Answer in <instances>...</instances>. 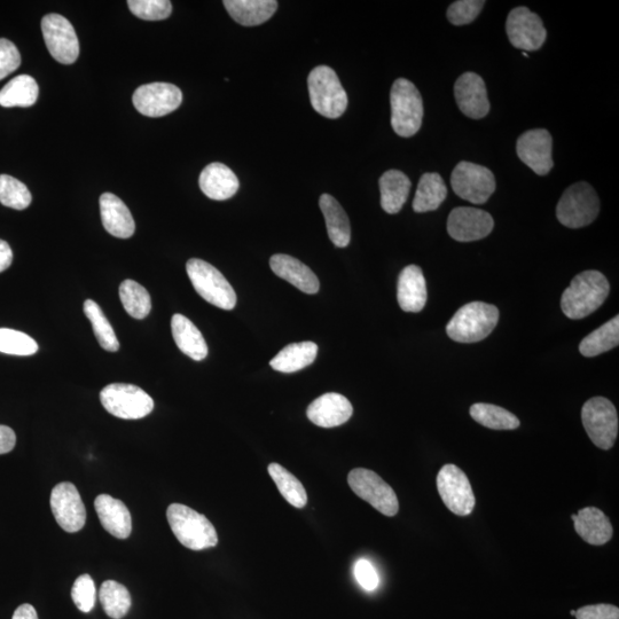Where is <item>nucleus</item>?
<instances>
[{"label":"nucleus","instance_id":"obj_1","mask_svg":"<svg viewBox=\"0 0 619 619\" xmlns=\"http://www.w3.org/2000/svg\"><path fill=\"white\" fill-rule=\"evenodd\" d=\"M609 292V282L601 272L584 271L563 292L561 309L569 319L589 317L606 302Z\"/></svg>","mask_w":619,"mask_h":619},{"label":"nucleus","instance_id":"obj_2","mask_svg":"<svg viewBox=\"0 0 619 619\" xmlns=\"http://www.w3.org/2000/svg\"><path fill=\"white\" fill-rule=\"evenodd\" d=\"M169 526L178 542L188 550L203 551L218 544L215 527L205 515L182 504L168 507Z\"/></svg>","mask_w":619,"mask_h":619},{"label":"nucleus","instance_id":"obj_3","mask_svg":"<svg viewBox=\"0 0 619 619\" xmlns=\"http://www.w3.org/2000/svg\"><path fill=\"white\" fill-rule=\"evenodd\" d=\"M498 320L499 310L495 305L472 302L457 311L446 327V333L459 343L480 342L493 332Z\"/></svg>","mask_w":619,"mask_h":619},{"label":"nucleus","instance_id":"obj_4","mask_svg":"<svg viewBox=\"0 0 619 619\" xmlns=\"http://www.w3.org/2000/svg\"><path fill=\"white\" fill-rule=\"evenodd\" d=\"M391 127L398 136L409 138L418 133L423 119V101L415 85L398 78L391 88Z\"/></svg>","mask_w":619,"mask_h":619},{"label":"nucleus","instance_id":"obj_5","mask_svg":"<svg viewBox=\"0 0 619 619\" xmlns=\"http://www.w3.org/2000/svg\"><path fill=\"white\" fill-rule=\"evenodd\" d=\"M308 85L312 107L318 114L339 119L347 111V92L332 68L319 66L313 69Z\"/></svg>","mask_w":619,"mask_h":619},{"label":"nucleus","instance_id":"obj_6","mask_svg":"<svg viewBox=\"0 0 619 619\" xmlns=\"http://www.w3.org/2000/svg\"><path fill=\"white\" fill-rule=\"evenodd\" d=\"M186 271L195 291L203 300L222 310L230 311L235 308L237 294L215 266L198 258H192L186 264Z\"/></svg>","mask_w":619,"mask_h":619},{"label":"nucleus","instance_id":"obj_7","mask_svg":"<svg viewBox=\"0 0 619 619\" xmlns=\"http://www.w3.org/2000/svg\"><path fill=\"white\" fill-rule=\"evenodd\" d=\"M600 211V201L594 188L585 182L567 188L556 208L559 222L569 229H581L592 224Z\"/></svg>","mask_w":619,"mask_h":619},{"label":"nucleus","instance_id":"obj_8","mask_svg":"<svg viewBox=\"0 0 619 619\" xmlns=\"http://www.w3.org/2000/svg\"><path fill=\"white\" fill-rule=\"evenodd\" d=\"M100 402L108 413L124 420L143 419L154 410L153 398L143 389L127 383H113L104 388Z\"/></svg>","mask_w":619,"mask_h":619},{"label":"nucleus","instance_id":"obj_9","mask_svg":"<svg viewBox=\"0 0 619 619\" xmlns=\"http://www.w3.org/2000/svg\"><path fill=\"white\" fill-rule=\"evenodd\" d=\"M582 421L587 435L601 450L613 448L618 435L616 407L605 397H594L582 410Z\"/></svg>","mask_w":619,"mask_h":619},{"label":"nucleus","instance_id":"obj_10","mask_svg":"<svg viewBox=\"0 0 619 619\" xmlns=\"http://www.w3.org/2000/svg\"><path fill=\"white\" fill-rule=\"evenodd\" d=\"M451 185L459 198L484 205L496 191V178L488 168L464 161L454 168Z\"/></svg>","mask_w":619,"mask_h":619},{"label":"nucleus","instance_id":"obj_11","mask_svg":"<svg viewBox=\"0 0 619 619\" xmlns=\"http://www.w3.org/2000/svg\"><path fill=\"white\" fill-rule=\"evenodd\" d=\"M348 483L351 490L376 511L390 517L398 513L399 503L395 491L372 470L365 468L351 470Z\"/></svg>","mask_w":619,"mask_h":619},{"label":"nucleus","instance_id":"obj_12","mask_svg":"<svg viewBox=\"0 0 619 619\" xmlns=\"http://www.w3.org/2000/svg\"><path fill=\"white\" fill-rule=\"evenodd\" d=\"M438 493L453 514L473 513L476 499L467 475L456 465H445L437 476Z\"/></svg>","mask_w":619,"mask_h":619},{"label":"nucleus","instance_id":"obj_13","mask_svg":"<svg viewBox=\"0 0 619 619\" xmlns=\"http://www.w3.org/2000/svg\"><path fill=\"white\" fill-rule=\"evenodd\" d=\"M44 41L51 56L62 65H72L80 56L76 31L60 14H47L42 20Z\"/></svg>","mask_w":619,"mask_h":619},{"label":"nucleus","instance_id":"obj_14","mask_svg":"<svg viewBox=\"0 0 619 619\" xmlns=\"http://www.w3.org/2000/svg\"><path fill=\"white\" fill-rule=\"evenodd\" d=\"M132 103L140 114L162 117L182 105L183 93L174 84L156 82L139 86L133 93Z\"/></svg>","mask_w":619,"mask_h":619},{"label":"nucleus","instance_id":"obj_15","mask_svg":"<svg viewBox=\"0 0 619 619\" xmlns=\"http://www.w3.org/2000/svg\"><path fill=\"white\" fill-rule=\"evenodd\" d=\"M506 31L509 42L523 52L542 49L547 37L542 19L528 7H517L509 13Z\"/></svg>","mask_w":619,"mask_h":619},{"label":"nucleus","instance_id":"obj_16","mask_svg":"<svg viewBox=\"0 0 619 619\" xmlns=\"http://www.w3.org/2000/svg\"><path fill=\"white\" fill-rule=\"evenodd\" d=\"M50 504L54 519L66 532L74 534L84 528L86 509L73 483L57 484L52 490Z\"/></svg>","mask_w":619,"mask_h":619},{"label":"nucleus","instance_id":"obj_17","mask_svg":"<svg viewBox=\"0 0 619 619\" xmlns=\"http://www.w3.org/2000/svg\"><path fill=\"white\" fill-rule=\"evenodd\" d=\"M553 139L545 129L524 132L517 140L516 152L520 160L536 172L545 176L554 166L552 158Z\"/></svg>","mask_w":619,"mask_h":619},{"label":"nucleus","instance_id":"obj_18","mask_svg":"<svg viewBox=\"0 0 619 619\" xmlns=\"http://www.w3.org/2000/svg\"><path fill=\"white\" fill-rule=\"evenodd\" d=\"M495 222L487 211L458 207L451 211L448 219L450 237L459 242H472L487 238Z\"/></svg>","mask_w":619,"mask_h":619},{"label":"nucleus","instance_id":"obj_19","mask_svg":"<svg viewBox=\"0 0 619 619\" xmlns=\"http://www.w3.org/2000/svg\"><path fill=\"white\" fill-rule=\"evenodd\" d=\"M454 96L462 113L470 119L480 120L490 112L487 86L480 75L466 73L454 85Z\"/></svg>","mask_w":619,"mask_h":619},{"label":"nucleus","instance_id":"obj_20","mask_svg":"<svg viewBox=\"0 0 619 619\" xmlns=\"http://www.w3.org/2000/svg\"><path fill=\"white\" fill-rule=\"evenodd\" d=\"M354 413L349 399L336 393L320 396L308 407V418L321 428H334L348 422Z\"/></svg>","mask_w":619,"mask_h":619},{"label":"nucleus","instance_id":"obj_21","mask_svg":"<svg viewBox=\"0 0 619 619\" xmlns=\"http://www.w3.org/2000/svg\"><path fill=\"white\" fill-rule=\"evenodd\" d=\"M399 307L405 312H420L428 300L427 284L422 270L417 265H409L399 274L397 285Z\"/></svg>","mask_w":619,"mask_h":619},{"label":"nucleus","instance_id":"obj_22","mask_svg":"<svg viewBox=\"0 0 619 619\" xmlns=\"http://www.w3.org/2000/svg\"><path fill=\"white\" fill-rule=\"evenodd\" d=\"M101 221L105 230L115 238L129 239L136 232V223L125 203L112 193H104L99 200Z\"/></svg>","mask_w":619,"mask_h":619},{"label":"nucleus","instance_id":"obj_23","mask_svg":"<svg viewBox=\"0 0 619 619\" xmlns=\"http://www.w3.org/2000/svg\"><path fill=\"white\" fill-rule=\"evenodd\" d=\"M270 266L279 278L288 281L301 292L310 295L319 292L320 282L316 274L295 257L285 254L273 255Z\"/></svg>","mask_w":619,"mask_h":619},{"label":"nucleus","instance_id":"obj_24","mask_svg":"<svg viewBox=\"0 0 619 619\" xmlns=\"http://www.w3.org/2000/svg\"><path fill=\"white\" fill-rule=\"evenodd\" d=\"M199 185L201 191L211 200L224 201L239 191V179L223 163H211L202 170Z\"/></svg>","mask_w":619,"mask_h":619},{"label":"nucleus","instance_id":"obj_25","mask_svg":"<svg viewBox=\"0 0 619 619\" xmlns=\"http://www.w3.org/2000/svg\"><path fill=\"white\" fill-rule=\"evenodd\" d=\"M99 520L106 531L117 539H127L132 531L131 514L123 501L100 495L94 501Z\"/></svg>","mask_w":619,"mask_h":619},{"label":"nucleus","instance_id":"obj_26","mask_svg":"<svg viewBox=\"0 0 619 619\" xmlns=\"http://www.w3.org/2000/svg\"><path fill=\"white\" fill-rule=\"evenodd\" d=\"M575 530L587 544L605 545L613 538L614 529L605 513L597 507H586L576 514Z\"/></svg>","mask_w":619,"mask_h":619},{"label":"nucleus","instance_id":"obj_27","mask_svg":"<svg viewBox=\"0 0 619 619\" xmlns=\"http://www.w3.org/2000/svg\"><path fill=\"white\" fill-rule=\"evenodd\" d=\"M223 4L231 18L245 27L262 25L278 10L276 0H225Z\"/></svg>","mask_w":619,"mask_h":619},{"label":"nucleus","instance_id":"obj_28","mask_svg":"<svg viewBox=\"0 0 619 619\" xmlns=\"http://www.w3.org/2000/svg\"><path fill=\"white\" fill-rule=\"evenodd\" d=\"M171 332L177 347L184 355L195 362L208 356V346L202 333L192 321L183 315H175L171 319Z\"/></svg>","mask_w":619,"mask_h":619},{"label":"nucleus","instance_id":"obj_29","mask_svg":"<svg viewBox=\"0 0 619 619\" xmlns=\"http://www.w3.org/2000/svg\"><path fill=\"white\" fill-rule=\"evenodd\" d=\"M319 206L325 217L329 239L336 247H348L351 240L350 221L339 201L332 195L323 194L320 197Z\"/></svg>","mask_w":619,"mask_h":619},{"label":"nucleus","instance_id":"obj_30","mask_svg":"<svg viewBox=\"0 0 619 619\" xmlns=\"http://www.w3.org/2000/svg\"><path fill=\"white\" fill-rule=\"evenodd\" d=\"M381 207L387 214L395 215L405 205L411 191V180L404 172L389 170L380 178Z\"/></svg>","mask_w":619,"mask_h":619},{"label":"nucleus","instance_id":"obj_31","mask_svg":"<svg viewBox=\"0 0 619 619\" xmlns=\"http://www.w3.org/2000/svg\"><path fill=\"white\" fill-rule=\"evenodd\" d=\"M318 346L313 342L292 343L282 349L274 357L270 365L273 370L281 373H295L315 362Z\"/></svg>","mask_w":619,"mask_h":619},{"label":"nucleus","instance_id":"obj_32","mask_svg":"<svg viewBox=\"0 0 619 619\" xmlns=\"http://www.w3.org/2000/svg\"><path fill=\"white\" fill-rule=\"evenodd\" d=\"M446 197H448V187L441 175L436 172H427L420 178L413 201V210L419 214L434 211L441 207Z\"/></svg>","mask_w":619,"mask_h":619},{"label":"nucleus","instance_id":"obj_33","mask_svg":"<svg viewBox=\"0 0 619 619\" xmlns=\"http://www.w3.org/2000/svg\"><path fill=\"white\" fill-rule=\"evenodd\" d=\"M38 93V84L33 77L17 76L0 91V106L6 108L34 106Z\"/></svg>","mask_w":619,"mask_h":619},{"label":"nucleus","instance_id":"obj_34","mask_svg":"<svg viewBox=\"0 0 619 619\" xmlns=\"http://www.w3.org/2000/svg\"><path fill=\"white\" fill-rule=\"evenodd\" d=\"M619 343V317L611 319L605 325L595 329L581 342L579 351L584 357L591 358L605 354V352L618 347Z\"/></svg>","mask_w":619,"mask_h":619},{"label":"nucleus","instance_id":"obj_35","mask_svg":"<svg viewBox=\"0 0 619 619\" xmlns=\"http://www.w3.org/2000/svg\"><path fill=\"white\" fill-rule=\"evenodd\" d=\"M470 415L480 425L493 430H514L520 427V420L503 407L477 403L470 407Z\"/></svg>","mask_w":619,"mask_h":619},{"label":"nucleus","instance_id":"obj_36","mask_svg":"<svg viewBox=\"0 0 619 619\" xmlns=\"http://www.w3.org/2000/svg\"><path fill=\"white\" fill-rule=\"evenodd\" d=\"M99 599L105 613L113 619H121L129 613L132 605L127 587L115 581H106L101 585Z\"/></svg>","mask_w":619,"mask_h":619},{"label":"nucleus","instance_id":"obj_37","mask_svg":"<svg viewBox=\"0 0 619 619\" xmlns=\"http://www.w3.org/2000/svg\"><path fill=\"white\" fill-rule=\"evenodd\" d=\"M269 474L277 488L289 504L296 508H303L308 504V495L303 484L288 470L279 464L269 466Z\"/></svg>","mask_w":619,"mask_h":619},{"label":"nucleus","instance_id":"obj_38","mask_svg":"<svg viewBox=\"0 0 619 619\" xmlns=\"http://www.w3.org/2000/svg\"><path fill=\"white\" fill-rule=\"evenodd\" d=\"M120 299L125 311L132 318L144 319L152 310V299L146 288L133 280H124L120 286Z\"/></svg>","mask_w":619,"mask_h":619},{"label":"nucleus","instance_id":"obj_39","mask_svg":"<svg viewBox=\"0 0 619 619\" xmlns=\"http://www.w3.org/2000/svg\"><path fill=\"white\" fill-rule=\"evenodd\" d=\"M84 313L90 320L94 335H96L101 348L109 352L119 351L120 342L116 338L113 326L109 323L99 305L92 300H86L84 303Z\"/></svg>","mask_w":619,"mask_h":619},{"label":"nucleus","instance_id":"obj_40","mask_svg":"<svg viewBox=\"0 0 619 619\" xmlns=\"http://www.w3.org/2000/svg\"><path fill=\"white\" fill-rule=\"evenodd\" d=\"M33 197L28 187L17 178L0 175V203L7 208L25 210L30 206Z\"/></svg>","mask_w":619,"mask_h":619},{"label":"nucleus","instance_id":"obj_41","mask_svg":"<svg viewBox=\"0 0 619 619\" xmlns=\"http://www.w3.org/2000/svg\"><path fill=\"white\" fill-rule=\"evenodd\" d=\"M38 351V344L29 335L14 331V329L0 328V352L6 355L31 356Z\"/></svg>","mask_w":619,"mask_h":619},{"label":"nucleus","instance_id":"obj_42","mask_svg":"<svg viewBox=\"0 0 619 619\" xmlns=\"http://www.w3.org/2000/svg\"><path fill=\"white\" fill-rule=\"evenodd\" d=\"M128 5L133 15L146 21L166 20L172 13L169 0H129Z\"/></svg>","mask_w":619,"mask_h":619},{"label":"nucleus","instance_id":"obj_43","mask_svg":"<svg viewBox=\"0 0 619 619\" xmlns=\"http://www.w3.org/2000/svg\"><path fill=\"white\" fill-rule=\"evenodd\" d=\"M72 599L75 606L85 614H89L96 606V584L90 575H82L76 579L72 589Z\"/></svg>","mask_w":619,"mask_h":619},{"label":"nucleus","instance_id":"obj_44","mask_svg":"<svg viewBox=\"0 0 619 619\" xmlns=\"http://www.w3.org/2000/svg\"><path fill=\"white\" fill-rule=\"evenodd\" d=\"M485 2L483 0H458L450 5L448 19L454 26H465L479 17Z\"/></svg>","mask_w":619,"mask_h":619},{"label":"nucleus","instance_id":"obj_45","mask_svg":"<svg viewBox=\"0 0 619 619\" xmlns=\"http://www.w3.org/2000/svg\"><path fill=\"white\" fill-rule=\"evenodd\" d=\"M21 65L18 47L9 39L0 38V81L15 72Z\"/></svg>","mask_w":619,"mask_h":619},{"label":"nucleus","instance_id":"obj_46","mask_svg":"<svg viewBox=\"0 0 619 619\" xmlns=\"http://www.w3.org/2000/svg\"><path fill=\"white\" fill-rule=\"evenodd\" d=\"M355 577L358 584L364 590L372 592L378 589L379 575L370 561L365 559L357 561L355 564Z\"/></svg>","mask_w":619,"mask_h":619},{"label":"nucleus","instance_id":"obj_47","mask_svg":"<svg viewBox=\"0 0 619 619\" xmlns=\"http://www.w3.org/2000/svg\"><path fill=\"white\" fill-rule=\"evenodd\" d=\"M577 619H619V609L613 605L586 606L576 611Z\"/></svg>","mask_w":619,"mask_h":619},{"label":"nucleus","instance_id":"obj_48","mask_svg":"<svg viewBox=\"0 0 619 619\" xmlns=\"http://www.w3.org/2000/svg\"><path fill=\"white\" fill-rule=\"evenodd\" d=\"M17 444V435L7 426H0V454L11 452Z\"/></svg>","mask_w":619,"mask_h":619},{"label":"nucleus","instance_id":"obj_49","mask_svg":"<svg viewBox=\"0 0 619 619\" xmlns=\"http://www.w3.org/2000/svg\"><path fill=\"white\" fill-rule=\"evenodd\" d=\"M13 263V252L6 241L0 240V273L9 269Z\"/></svg>","mask_w":619,"mask_h":619},{"label":"nucleus","instance_id":"obj_50","mask_svg":"<svg viewBox=\"0 0 619 619\" xmlns=\"http://www.w3.org/2000/svg\"><path fill=\"white\" fill-rule=\"evenodd\" d=\"M12 619H38L36 609L25 603V605H21L13 615Z\"/></svg>","mask_w":619,"mask_h":619},{"label":"nucleus","instance_id":"obj_51","mask_svg":"<svg viewBox=\"0 0 619 619\" xmlns=\"http://www.w3.org/2000/svg\"><path fill=\"white\" fill-rule=\"evenodd\" d=\"M522 56H524V57L528 58V57H529V54H528L527 52H522Z\"/></svg>","mask_w":619,"mask_h":619},{"label":"nucleus","instance_id":"obj_52","mask_svg":"<svg viewBox=\"0 0 619 619\" xmlns=\"http://www.w3.org/2000/svg\"><path fill=\"white\" fill-rule=\"evenodd\" d=\"M570 614H571V615H573V616H575V615H576V611H575V610H571V611H570Z\"/></svg>","mask_w":619,"mask_h":619}]
</instances>
